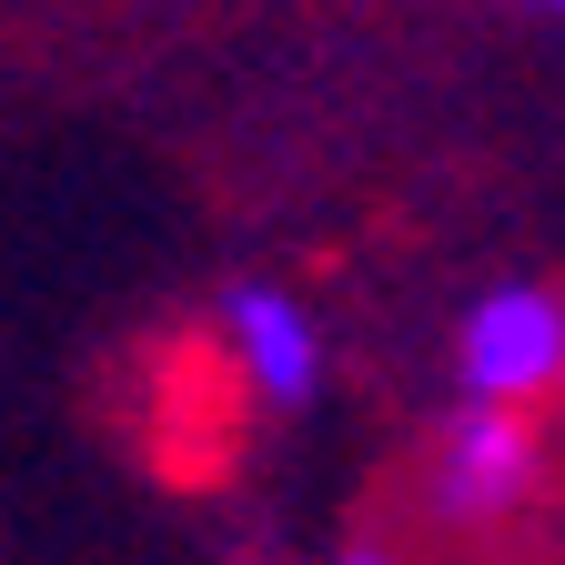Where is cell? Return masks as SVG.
<instances>
[{
    "label": "cell",
    "instance_id": "cell-1",
    "mask_svg": "<svg viewBox=\"0 0 565 565\" xmlns=\"http://www.w3.org/2000/svg\"><path fill=\"white\" fill-rule=\"evenodd\" d=\"M555 455H545V424L535 404H455V424L424 455V505H435L445 535H505L545 505Z\"/></svg>",
    "mask_w": 565,
    "mask_h": 565
},
{
    "label": "cell",
    "instance_id": "cell-2",
    "mask_svg": "<svg viewBox=\"0 0 565 565\" xmlns=\"http://www.w3.org/2000/svg\"><path fill=\"white\" fill-rule=\"evenodd\" d=\"M455 384L475 404H545L565 384V294L545 282H494L455 323Z\"/></svg>",
    "mask_w": 565,
    "mask_h": 565
},
{
    "label": "cell",
    "instance_id": "cell-3",
    "mask_svg": "<svg viewBox=\"0 0 565 565\" xmlns=\"http://www.w3.org/2000/svg\"><path fill=\"white\" fill-rule=\"evenodd\" d=\"M212 343H223V364L253 404L294 414L323 394V323L303 294H282V282H233L223 313H212Z\"/></svg>",
    "mask_w": 565,
    "mask_h": 565
},
{
    "label": "cell",
    "instance_id": "cell-4",
    "mask_svg": "<svg viewBox=\"0 0 565 565\" xmlns=\"http://www.w3.org/2000/svg\"><path fill=\"white\" fill-rule=\"evenodd\" d=\"M525 11H545V21H565V0H525Z\"/></svg>",
    "mask_w": 565,
    "mask_h": 565
}]
</instances>
